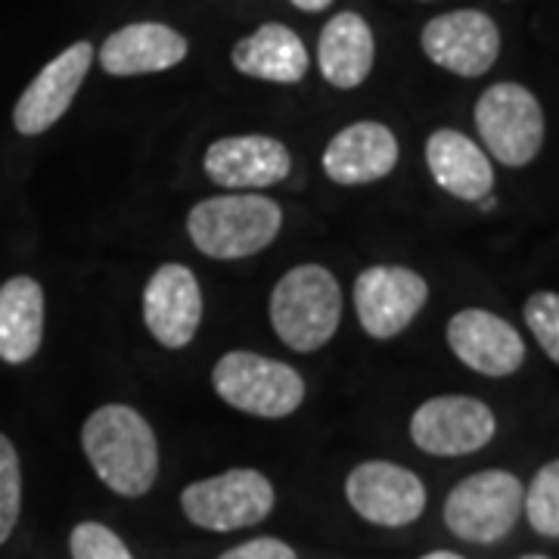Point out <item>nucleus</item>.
Segmentation results:
<instances>
[{
  "mask_svg": "<svg viewBox=\"0 0 559 559\" xmlns=\"http://www.w3.org/2000/svg\"><path fill=\"white\" fill-rule=\"evenodd\" d=\"M81 448L97 479L121 498H143L159 476L156 432L128 404L97 407L81 429Z\"/></svg>",
  "mask_w": 559,
  "mask_h": 559,
  "instance_id": "obj_1",
  "label": "nucleus"
},
{
  "mask_svg": "<svg viewBox=\"0 0 559 559\" xmlns=\"http://www.w3.org/2000/svg\"><path fill=\"white\" fill-rule=\"evenodd\" d=\"M283 212L274 200L255 193L212 197L197 202L187 215V234L202 255L234 261L255 255L277 240Z\"/></svg>",
  "mask_w": 559,
  "mask_h": 559,
  "instance_id": "obj_2",
  "label": "nucleus"
},
{
  "mask_svg": "<svg viewBox=\"0 0 559 559\" xmlns=\"http://www.w3.org/2000/svg\"><path fill=\"white\" fill-rule=\"evenodd\" d=\"M342 293L323 264H299L277 280L271 293V323L293 352H318L336 336Z\"/></svg>",
  "mask_w": 559,
  "mask_h": 559,
  "instance_id": "obj_3",
  "label": "nucleus"
},
{
  "mask_svg": "<svg viewBox=\"0 0 559 559\" xmlns=\"http://www.w3.org/2000/svg\"><path fill=\"white\" fill-rule=\"evenodd\" d=\"M212 385L221 401L261 419L289 417L305 401L299 370L255 352H227L212 370Z\"/></svg>",
  "mask_w": 559,
  "mask_h": 559,
  "instance_id": "obj_4",
  "label": "nucleus"
},
{
  "mask_svg": "<svg viewBox=\"0 0 559 559\" xmlns=\"http://www.w3.org/2000/svg\"><path fill=\"white\" fill-rule=\"evenodd\" d=\"M525 488L507 469H485L454 485L444 500V525L469 544H498L522 516Z\"/></svg>",
  "mask_w": 559,
  "mask_h": 559,
  "instance_id": "obj_5",
  "label": "nucleus"
},
{
  "mask_svg": "<svg viewBox=\"0 0 559 559\" xmlns=\"http://www.w3.org/2000/svg\"><path fill=\"white\" fill-rule=\"evenodd\" d=\"M476 128L485 150L507 168H522L544 146V112L538 97L513 81L491 84L476 103Z\"/></svg>",
  "mask_w": 559,
  "mask_h": 559,
  "instance_id": "obj_6",
  "label": "nucleus"
},
{
  "mask_svg": "<svg viewBox=\"0 0 559 559\" xmlns=\"http://www.w3.org/2000/svg\"><path fill=\"white\" fill-rule=\"evenodd\" d=\"M180 507L187 520L209 532H237L274 510V485L259 469H227L183 488Z\"/></svg>",
  "mask_w": 559,
  "mask_h": 559,
  "instance_id": "obj_7",
  "label": "nucleus"
},
{
  "mask_svg": "<svg viewBox=\"0 0 559 559\" xmlns=\"http://www.w3.org/2000/svg\"><path fill=\"white\" fill-rule=\"evenodd\" d=\"M498 419L491 407L469 395H439L419 404L411 417V439L436 457H463L495 439Z\"/></svg>",
  "mask_w": 559,
  "mask_h": 559,
  "instance_id": "obj_8",
  "label": "nucleus"
},
{
  "mask_svg": "<svg viewBox=\"0 0 559 559\" xmlns=\"http://www.w3.org/2000/svg\"><path fill=\"white\" fill-rule=\"evenodd\" d=\"M429 299V283L411 267L373 264L355 280V311L373 340L404 333Z\"/></svg>",
  "mask_w": 559,
  "mask_h": 559,
  "instance_id": "obj_9",
  "label": "nucleus"
},
{
  "mask_svg": "<svg viewBox=\"0 0 559 559\" xmlns=\"http://www.w3.org/2000/svg\"><path fill=\"white\" fill-rule=\"evenodd\" d=\"M423 53L460 79H479L500 57V28L481 10L441 13L423 25Z\"/></svg>",
  "mask_w": 559,
  "mask_h": 559,
  "instance_id": "obj_10",
  "label": "nucleus"
},
{
  "mask_svg": "<svg viewBox=\"0 0 559 559\" xmlns=\"http://www.w3.org/2000/svg\"><path fill=\"white\" fill-rule=\"evenodd\" d=\"M345 498L360 520L401 528L423 516L426 488L419 476L389 460H367L345 479Z\"/></svg>",
  "mask_w": 559,
  "mask_h": 559,
  "instance_id": "obj_11",
  "label": "nucleus"
},
{
  "mask_svg": "<svg viewBox=\"0 0 559 559\" xmlns=\"http://www.w3.org/2000/svg\"><path fill=\"white\" fill-rule=\"evenodd\" d=\"M91 62H94V47L87 40H75L57 60L47 62L38 72V79L22 91L20 103L13 109L16 131L25 138L50 131L69 112V106L91 72Z\"/></svg>",
  "mask_w": 559,
  "mask_h": 559,
  "instance_id": "obj_12",
  "label": "nucleus"
},
{
  "mask_svg": "<svg viewBox=\"0 0 559 559\" xmlns=\"http://www.w3.org/2000/svg\"><path fill=\"white\" fill-rule=\"evenodd\" d=\"M143 323L165 348L190 345L202 323V289L183 264H162L143 289Z\"/></svg>",
  "mask_w": 559,
  "mask_h": 559,
  "instance_id": "obj_13",
  "label": "nucleus"
},
{
  "mask_svg": "<svg viewBox=\"0 0 559 559\" xmlns=\"http://www.w3.org/2000/svg\"><path fill=\"white\" fill-rule=\"evenodd\" d=\"M448 345L481 377H510L525 360V342L516 326L481 308H466L448 320Z\"/></svg>",
  "mask_w": 559,
  "mask_h": 559,
  "instance_id": "obj_14",
  "label": "nucleus"
},
{
  "mask_svg": "<svg viewBox=\"0 0 559 559\" xmlns=\"http://www.w3.org/2000/svg\"><path fill=\"white\" fill-rule=\"evenodd\" d=\"M202 168L224 190H264L286 180L293 159L289 150L264 134L221 138L205 150Z\"/></svg>",
  "mask_w": 559,
  "mask_h": 559,
  "instance_id": "obj_15",
  "label": "nucleus"
},
{
  "mask_svg": "<svg viewBox=\"0 0 559 559\" xmlns=\"http://www.w3.org/2000/svg\"><path fill=\"white\" fill-rule=\"evenodd\" d=\"M399 165V140L380 121H355L342 128L323 150V171L342 187H358L392 175Z\"/></svg>",
  "mask_w": 559,
  "mask_h": 559,
  "instance_id": "obj_16",
  "label": "nucleus"
},
{
  "mask_svg": "<svg viewBox=\"0 0 559 559\" xmlns=\"http://www.w3.org/2000/svg\"><path fill=\"white\" fill-rule=\"evenodd\" d=\"M190 44L175 32L171 25L162 22H131L119 32H112L103 40L100 66L116 79L131 75H153L175 69L187 60Z\"/></svg>",
  "mask_w": 559,
  "mask_h": 559,
  "instance_id": "obj_17",
  "label": "nucleus"
},
{
  "mask_svg": "<svg viewBox=\"0 0 559 559\" xmlns=\"http://www.w3.org/2000/svg\"><path fill=\"white\" fill-rule=\"evenodd\" d=\"M426 165L444 193L466 202H481L495 187V168L476 140L454 128H441L426 140Z\"/></svg>",
  "mask_w": 559,
  "mask_h": 559,
  "instance_id": "obj_18",
  "label": "nucleus"
},
{
  "mask_svg": "<svg viewBox=\"0 0 559 559\" xmlns=\"http://www.w3.org/2000/svg\"><path fill=\"white\" fill-rule=\"evenodd\" d=\"M377 57V40L364 16L336 13L323 25L318 40V66L323 81L340 91H352L367 81Z\"/></svg>",
  "mask_w": 559,
  "mask_h": 559,
  "instance_id": "obj_19",
  "label": "nucleus"
},
{
  "mask_svg": "<svg viewBox=\"0 0 559 559\" xmlns=\"http://www.w3.org/2000/svg\"><path fill=\"white\" fill-rule=\"evenodd\" d=\"M230 60L242 75L274 84H299L308 72L305 40L280 22H264L252 35L237 40Z\"/></svg>",
  "mask_w": 559,
  "mask_h": 559,
  "instance_id": "obj_20",
  "label": "nucleus"
},
{
  "mask_svg": "<svg viewBox=\"0 0 559 559\" xmlns=\"http://www.w3.org/2000/svg\"><path fill=\"white\" fill-rule=\"evenodd\" d=\"M44 340V289L38 280L13 277L0 286V360L25 364Z\"/></svg>",
  "mask_w": 559,
  "mask_h": 559,
  "instance_id": "obj_21",
  "label": "nucleus"
},
{
  "mask_svg": "<svg viewBox=\"0 0 559 559\" xmlns=\"http://www.w3.org/2000/svg\"><path fill=\"white\" fill-rule=\"evenodd\" d=\"M522 510L532 522V528L544 538H559V460L540 466L538 476L532 479Z\"/></svg>",
  "mask_w": 559,
  "mask_h": 559,
  "instance_id": "obj_22",
  "label": "nucleus"
},
{
  "mask_svg": "<svg viewBox=\"0 0 559 559\" xmlns=\"http://www.w3.org/2000/svg\"><path fill=\"white\" fill-rule=\"evenodd\" d=\"M22 510V466L13 441L0 436V544L13 535Z\"/></svg>",
  "mask_w": 559,
  "mask_h": 559,
  "instance_id": "obj_23",
  "label": "nucleus"
},
{
  "mask_svg": "<svg viewBox=\"0 0 559 559\" xmlns=\"http://www.w3.org/2000/svg\"><path fill=\"white\" fill-rule=\"evenodd\" d=\"M72 559H134L124 540L103 522H81L72 528Z\"/></svg>",
  "mask_w": 559,
  "mask_h": 559,
  "instance_id": "obj_24",
  "label": "nucleus"
},
{
  "mask_svg": "<svg viewBox=\"0 0 559 559\" xmlns=\"http://www.w3.org/2000/svg\"><path fill=\"white\" fill-rule=\"evenodd\" d=\"M525 323L544 355L559 364V293H535L525 301Z\"/></svg>",
  "mask_w": 559,
  "mask_h": 559,
  "instance_id": "obj_25",
  "label": "nucleus"
},
{
  "mask_svg": "<svg viewBox=\"0 0 559 559\" xmlns=\"http://www.w3.org/2000/svg\"><path fill=\"white\" fill-rule=\"evenodd\" d=\"M221 559H299L296 550L289 544H283L277 538H255L246 540L240 547L227 550Z\"/></svg>",
  "mask_w": 559,
  "mask_h": 559,
  "instance_id": "obj_26",
  "label": "nucleus"
},
{
  "mask_svg": "<svg viewBox=\"0 0 559 559\" xmlns=\"http://www.w3.org/2000/svg\"><path fill=\"white\" fill-rule=\"evenodd\" d=\"M293 7H299V10H305V13H320V10H326L333 0H289Z\"/></svg>",
  "mask_w": 559,
  "mask_h": 559,
  "instance_id": "obj_27",
  "label": "nucleus"
},
{
  "mask_svg": "<svg viewBox=\"0 0 559 559\" xmlns=\"http://www.w3.org/2000/svg\"><path fill=\"white\" fill-rule=\"evenodd\" d=\"M423 559H463L460 554H451V550H436V554H426Z\"/></svg>",
  "mask_w": 559,
  "mask_h": 559,
  "instance_id": "obj_28",
  "label": "nucleus"
},
{
  "mask_svg": "<svg viewBox=\"0 0 559 559\" xmlns=\"http://www.w3.org/2000/svg\"><path fill=\"white\" fill-rule=\"evenodd\" d=\"M522 559H550V557H540V554H528V557H522Z\"/></svg>",
  "mask_w": 559,
  "mask_h": 559,
  "instance_id": "obj_29",
  "label": "nucleus"
}]
</instances>
